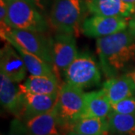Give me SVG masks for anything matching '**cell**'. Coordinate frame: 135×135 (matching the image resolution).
Listing matches in <instances>:
<instances>
[{
  "label": "cell",
  "mask_w": 135,
  "mask_h": 135,
  "mask_svg": "<svg viewBox=\"0 0 135 135\" xmlns=\"http://www.w3.org/2000/svg\"><path fill=\"white\" fill-rule=\"evenodd\" d=\"M96 50L107 79L119 76L135 60V32L124 31L96 39Z\"/></svg>",
  "instance_id": "cell-1"
},
{
  "label": "cell",
  "mask_w": 135,
  "mask_h": 135,
  "mask_svg": "<svg viewBox=\"0 0 135 135\" xmlns=\"http://www.w3.org/2000/svg\"><path fill=\"white\" fill-rule=\"evenodd\" d=\"M87 12L86 0H53L49 15L50 23L57 33L77 36Z\"/></svg>",
  "instance_id": "cell-2"
},
{
  "label": "cell",
  "mask_w": 135,
  "mask_h": 135,
  "mask_svg": "<svg viewBox=\"0 0 135 135\" xmlns=\"http://www.w3.org/2000/svg\"><path fill=\"white\" fill-rule=\"evenodd\" d=\"M5 25L11 29L41 33H45L50 29L42 11L27 0H8Z\"/></svg>",
  "instance_id": "cell-3"
},
{
  "label": "cell",
  "mask_w": 135,
  "mask_h": 135,
  "mask_svg": "<svg viewBox=\"0 0 135 135\" xmlns=\"http://www.w3.org/2000/svg\"><path fill=\"white\" fill-rule=\"evenodd\" d=\"M86 92L66 83L61 85L54 107L61 128H70L81 119L85 109Z\"/></svg>",
  "instance_id": "cell-4"
},
{
  "label": "cell",
  "mask_w": 135,
  "mask_h": 135,
  "mask_svg": "<svg viewBox=\"0 0 135 135\" xmlns=\"http://www.w3.org/2000/svg\"><path fill=\"white\" fill-rule=\"evenodd\" d=\"M101 71L100 64L91 53H79L64 73V82L84 90L100 84Z\"/></svg>",
  "instance_id": "cell-5"
},
{
  "label": "cell",
  "mask_w": 135,
  "mask_h": 135,
  "mask_svg": "<svg viewBox=\"0 0 135 135\" xmlns=\"http://www.w3.org/2000/svg\"><path fill=\"white\" fill-rule=\"evenodd\" d=\"M2 36L8 37L22 48L53 65V38H48L41 32L11 28L2 31Z\"/></svg>",
  "instance_id": "cell-6"
},
{
  "label": "cell",
  "mask_w": 135,
  "mask_h": 135,
  "mask_svg": "<svg viewBox=\"0 0 135 135\" xmlns=\"http://www.w3.org/2000/svg\"><path fill=\"white\" fill-rule=\"evenodd\" d=\"M53 66L59 76L64 73L79 54L75 36L66 33H57L53 38ZM58 77V75H57Z\"/></svg>",
  "instance_id": "cell-7"
},
{
  "label": "cell",
  "mask_w": 135,
  "mask_h": 135,
  "mask_svg": "<svg viewBox=\"0 0 135 135\" xmlns=\"http://www.w3.org/2000/svg\"><path fill=\"white\" fill-rule=\"evenodd\" d=\"M126 18L91 15L83 20L81 31L87 37L99 38L119 32L128 29Z\"/></svg>",
  "instance_id": "cell-8"
},
{
  "label": "cell",
  "mask_w": 135,
  "mask_h": 135,
  "mask_svg": "<svg viewBox=\"0 0 135 135\" xmlns=\"http://www.w3.org/2000/svg\"><path fill=\"white\" fill-rule=\"evenodd\" d=\"M26 65L19 53L9 42L6 41L0 50V73L18 83L26 78Z\"/></svg>",
  "instance_id": "cell-9"
},
{
  "label": "cell",
  "mask_w": 135,
  "mask_h": 135,
  "mask_svg": "<svg viewBox=\"0 0 135 135\" xmlns=\"http://www.w3.org/2000/svg\"><path fill=\"white\" fill-rule=\"evenodd\" d=\"M23 93V110L20 119L23 121L50 112L55 107L58 95H41L26 91Z\"/></svg>",
  "instance_id": "cell-10"
},
{
  "label": "cell",
  "mask_w": 135,
  "mask_h": 135,
  "mask_svg": "<svg viewBox=\"0 0 135 135\" xmlns=\"http://www.w3.org/2000/svg\"><path fill=\"white\" fill-rule=\"evenodd\" d=\"M0 102L5 110L20 119L23 110V93L20 86L2 73H0Z\"/></svg>",
  "instance_id": "cell-11"
},
{
  "label": "cell",
  "mask_w": 135,
  "mask_h": 135,
  "mask_svg": "<svg viewBox=\"0 0 135 135\" xmlns=\"http://www.w3.org/2000/svg\"><path fill=\"white\" fill-rule=\"evenodd\" d=\"M88 11L92 15L119 17L128 19L135 14V6L123 0H86Z\"/></svg>",
  "instance_id": "cell-12"
},
{
  "label": "cell",
  "mask_w": 135,
  "mask_h": 135,
  "mask_svg": "<svg viewBox=\"0 0 135 135\" xmlns=\"http://www.w3.org/2000/svg\"><path fill=\"white\" fill-rule=\"evenodd\" d=\"M111 104L135 96V85L126 74L107 79L102 89Z\"/></svg>",
  "instance_id": "cell-13"
},
{
  "label": "cell",
  "mask_w": 135,
  "mask_h": 135,
  "mask_svg": "<svg viewBox=\"0 0 135 135\" xmlns=\"http://www.w3.org/2000/svg\"><path fill=\"white\" fill-rule=\"evenodd\" d=\"M28 135H61L56 110H52L23 121Z\"/></svg>",
  "instance_id": "cell-14"
},
{
  "label": "cell",
  "mask_w": 135,
  "mask_h": 135,
  "mask_svg": "<svg viewBox=\"0 0 135 135\" xmlns=\"http://www.w3.org/2000/svg\"><path fill=\"white\" fill-rule=\"evenodd\" d=\"M2 38L9 42L17 51L19 53L21 58L24 62L27 71L30 75L35 76H47V77H57L55 70L52 65L46 62L43 59L38 57L37 56L29 53L27 50L22 48L17 44L15 42L7 36H2Z\"/></svg>",
  "instance_id": "cell-15"
},
{
  "label": "cell",
  "mask_w": 135,
  "mask_h": 135,
  "mask_svg": "<svg viewBox=\"0 0 135 135\" xmlns=\"http://www.w3.org/2000/svg\"><path fill=\"white\" fill-rule=\"evenodd\" d=\"M111 112L112 104L102 89L86 92L83 117L107 118Z\"/></svg>",
  "instance_id": "cell-16"
},
{
  "label": "cell",
  "mask_w": 135,
  "mask_h": 135,
  "mask_svg": "<svg viewBox=\"0 0 135 135\" xmlns=\"http://www.w3.org/2000/svg\"><path fill=\"white\" fill-rule=\"evenodd\" d=\"M61 85L57 77L30 75L23 84L19 85L22 91L41 94L58 95Z\"/></svg>",
  "instance_id": "cell-17"
},
{
  "label": "cell",
  "mask_w": 135,
  "mask_h": 135,
  "mask_svg": "<svg viewBox=\"0 0 135 135\" xmlns=\"http://www.w3.org/2000/svg\"><path fill=\"white\" fill-rule=\"evenodd\" d=\"M70 130L85 135H107L110 127L107 118L82 117Z\"/></svg>",
  "instance_id": "cell-18"
},
{
  "label": "cell",
  "mask_w": 135,
  "mask_h": 135,
  "mask_svg": "<svg viewBox=\"0 0 135 135\" xmlns=\"http://www.w3.org/2000/svg\"><path fill=\"white\" fill-rule=\"evenodd\" d=\"M110 131L120 135H135V115L112 111L107 117Z\"/></svg>",
  "instance_id": "cell-19"
},
{
  "label": "cell",
  "mask_w": 135,
  "mask_h": 135,
  "mask_svg": "<svg viewBox=\"0 0 135 135\" xmlns=\"http://www.w3.org/2000/svg\"><path fill=\"white\" fill-rule=\"evenodd\" d=\"M112 111L121 114L135 115V96L128 98L112 104Z\"/></svg>",
  "instance_id": "cell-20"
},
{
  "label": "cell",
  "mask_w": 135,
  "mask_h": 135,
  "mask_svg": "<svg viewBox=\"0 0 135 135\" xmlns=\"http://www.w3.org/2000/svg\"><path fill=\"white\" fill-rule=\"evenodd\" d=\"M5 135H28V133L24 122L15 117L11 122L8 131Z\"/></svg>",
  "instance_id": "cell-21"
},
{
  "label": "cell",
  "mask_w": 135,
  "mask_h": 135,
  "mask_svg": "<svg viewBox=\"0 0 135 135\" xmlns=\"http://www.w3.org/2000/svg\"><path fill=\"white\" fill-rule=\"evenodd\" d=\"M35 5L40 11H44L49 5L50 0H27Z\"/></svg>",
  "instance_id": "cell-22"
},
{
  "label": "cell",
  "mask_w": 135,
  "mask_h": 135,
  "mask_svg": "<svg viewBox=\"0 0 135 135\" xmlns=\"http://www.w3.org/2000/svg\"><path fill=\"white\" fill-rule=\"evenodd\" d=\"M128 27L135 32V14L131 17L128 21Z\"/></svg>",
  "instance_id": "cell-23"
},
{
  "label": "cell",
  "mask_w": 135,
  "mask_h": 135,
  "mask_svg": "<svg viewBox=\"0 0 135 135\" xmlns=\"http://www.w3.org/2000/svg\"><path fill=\"white\" fill-rule=\"evenodd\" d=\"M126 74L130 78L131 80H132V82L134 83L135 85V68L134 69H133L132 71H128V72L127 73V74Z\"/></svg>",
  "instance_id": "cell-24"
},
{
  "label": "cell",
  "mask_w": 135,
  "mask_h": 135,
  "mask_svg": "<svg viewBox=\"0 0 135 135\" xmlns=\"http://www.w3.org/2000/svg\"><path fill=\"white\" fill-rule=\"evenodd\" d=\"M65 135H85V134H79V133H77V132H74L71 130H69L68 131L66 132V134Z\"/></svg>",
  "instance_id": "cell-25"
},
{
  "label": "cell",
  "mask_w": 135,
  "mask_h": 135,
  "mask_svg": "<svg viewBox=\"0 0 135 135\" xmlns=\"http://www.w3.org/2000/svg\"><path fill=\"white\" fill-rule=\"evenodd\" d=\"M125 2L128 3V4H131L135 6V0H123Z\"/></svg>",
  "instance_id": "cell-26"
},
{
  "label": "cell",
  "mask_w": 135,
  "mask_h": 135,
  "mask_svg": "<svg viewBox=\"0 0 135 135\" xmlns=\"http://www.w3.org/2000/svg\"><path fill=\"white\" fill-rule=\"evenodd\" d=\"M110 135H120V134H110Z\"/></svg>",
  "instance_id": "cell-27"
}]
</instances>
